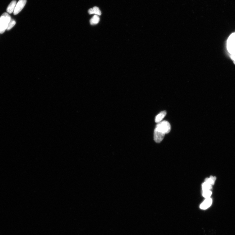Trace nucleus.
<instances>
[{
    "mask_svg": "<svg viewBox=\"0 0 235 235\" xmlns=\"http://www.w3.org/2000/svg\"><path fill=\"white\" fill-rule=\"evenodd\" d=\"M16 24V22L14 20L11 19L8 25L7 30H11L12 28Z\"/></svg>",
    "mask_w": 235,
    "mask_h": 235,
    "instance_id": "nucleus-14",
    "label": "nucleus"
},
{
    "mask_svg": "<svg viewBox=\"0 0 235 235\" xmlns=\"http://www.w3.org/2000/svg\"><path fill=\"white\" fill-rule=\"evenodd\" d=\"M27 0H19L16 4L14 12V15H16L22 11L26 3Z\"/></svg>",
    "mask_w": 235,
    "mask_h": 235,
    "instance_id": "nucleus-5",
    "label": "nucleus"
},
{
    "mask_svg": "<svg viewBox=\"0 0 235 235\" xmlns=\"http://www.w3.org/2000/svg\"><path fill=\"white\" fill-rule=\"evenodd\" d=\"M216 179V177L211 176L209 178L206 179L205 182L210 184L211 185H212L214 184Z\"/></svg>",
    "mask_w": 235,
    "mask_h": 235,
    "instance_id": "nucleus-12",
    "label": "nucleus"
},
{
    "mask_svg": "<svg viewBox=\"0 0 235 235\" xmlns=\"http://www.w3.org/2000/svg\"><path fill=\"white\" fill-rule=\"evenodd\" d=\"M11 17L7 13H4L0 17V34L3 33L7 29Z\"/></svg>",
    "mask_w": 235,
    "mask_h": 235,
    "instance_id": "nucleus-1",
    "label": "nucleus"
},
{
    "mask_svg": "<svg viewBox=\"0 0 235 235\" xmlns=\"http://www.w3.org/2000/svg\"><path fill=\"white\" fill-rule=\"evenodd\" d=\"M16 2L15 0L12 1L10 3L7 9V11L9 14H12L14 12L15 7H16Z\"/></svg>",
    "mask_w": 235,
    "mask_h": 235,
    "instance_id": "nucleus-7",
    "label": "nucleus"
},
{
    "mask_svg": "<svg viewBox=\"0 0 235 235\" xmlns=\"http://www.w3.org/2000/svg\"><path fill=\"white\" fill-rule=\"evenodd\" d=\"M167 114V112L165 111H162L160 112L159 114H158L156 116L155 118V122L156 123H158L161 121H162V120L166 116Z\"/></svg>",
    "mask_w": 235,
    "mask_h": 235,
    "instance_id": "nucleus-8",
    "label": "nucleus"
},
{
    "mask_svg": "<svg viewBox=\"0 0 235 235\" xmlns=\"http://www.w3.org/2000/svg\"><path fill=\"white\" fill-rule=\"evenodd\" d=\"M202 186L203 191L210 190L212 188V185L206 182L203 183Z\"/></svg>",
    "mask_w": 235,
    "mask_h": 235,
    "instance_id": "nucleus-11",
    "label": "nucleus"
},
{
    "mask_svg": "<svg viewBox=\"0 0 235 235\" xmlns=\"http://www.w3.org/2000/svg\"><path fill=\"white\" fill-rule=\"evenodd\" d=\"M100 21V18L97 15L94 16L90 20V24L91 25H95L98 24Z\"/></svg>",
    "mask_w": 235,
    "mask_h": 235,
    "instance_id": "nucleus-10",
    "label": "nucleus"
},
{
    "mask_svg": "<svg viewBox=\"0 0 235 235\" xmlns=\"http://www.w3.org/2000/svg\"><path fill=\"white\" fill-rule=\"evenodd\" d=\"M212 202V200L210 198L206 199L201 204L200 208L201 209L205 210L211 205Z\"/></svg>",
    "mask_w": 235,
    "mask_h": 235,
    "instance_id": "nucleus-6",
    "label": "nucleus"
},
{
    "mask_svg": "<svg viewBox=\"0 0 235 235\" xmlns=\"http://www.w3.org/2000/svg\"><path fill=\"white\" fill-rule=\"evenodd\" d=\"M89 14H96L98 16H100L101 12L98 7H94L92 9H90L88 11Z\"/></svg>",
    "mask_w": 235,
    "mask_h": 235,
    "instance_id": "nucleus-9",
    "label": "nucleus"
},
{
    "mask_svg": "<svg viewBox=\"0 0 235 235\" xmlns=\"http://www.w3.org/2000/svg\"><path fill=\"white\" fill-rule=\"evenodd\" d=\"M212 192L210 190L203 191V197L206 199L210 198Z\"/></svg>",
    "mask_w": 235,
    "mask_h": 235,
    "instance_id": "nucleus-13",
    "label": "nucleus"
},
{
    "mask_svg": "<svg viewBox=\"0 0 235 235\" xmlns=\"http://www.w3.org/2000/svg\"><path fill=\"white\" fill-rule=\"evenodd\" d=\"M155 128L165 134L169 133L171 130V126L169 122L166 121L158 122Z\"/></svg>",
    "mask_w": 235,
    "mask_h": 235,
    "instance_id": "nucleus-3",
    "label": "nucleus"
},
{
    "mask_svg": "<svg viewBox=\"0 0 235 235\" xmlns=\"http://www.w3.org/2000/svg\"><path fill=\"white\" fill-rule=\"evenodd\" d=\"M227 48L231 55L235 54V32L231 34L227 40Z\"/></svg>",
    "mask_w": 235,
    "mask_h": 235,
    "instance_id": "nucleus-2",
    "label": "nucleus"
},
{
    "mask_svg": "<svg viewBox=\"0 0 235 235\" xmlns=\"http://www.w3.org/2000/svg\"><path fill=\"white\" fill-rule=\"evenodd\" d=\"M165 134L155 128L154 132V139L155 142L159 143L162 141L165 137Z\"/></svg>",
    "mask_w": 235,
    "mask_h": 235,
    "instance_id": "nucleus-4",
    "label": "nucleus"
},
{
    "mask_svg": "<svg viewBox=\"0 0 235 235\" xmlns=\"http://www.w3.org/2000/svg\"><path fill=\"white\" fill-rule=\"evenodd\" d=\"M231 58L232 60L234 61V63L235 65V54L231 55Z\"/></svg>",
    "mask_w": 235,
    "mask_h": 235,
    "instance_id": "nucleus-15",
    "label": "nucleus"
}]
</instances>
